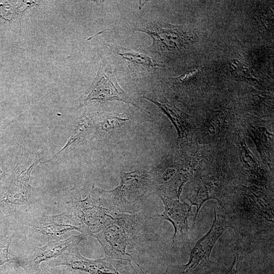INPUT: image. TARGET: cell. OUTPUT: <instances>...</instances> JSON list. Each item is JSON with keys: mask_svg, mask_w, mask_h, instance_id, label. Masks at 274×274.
I'll list each match as a JSON object with an SVG mask.
<instances>
[{"mask_svg": "<svg viewBox=\"0 0 274 274\" xmlns=\"http://www.w3.org/2000/svg\"><path fill=\"white\" fill-rule=\"evenodd\" d=\"M152 173L135 170L122 173L119 185L110 191L103 190L109 206L116 211L132 213L153 189Z\"/></svg>", "mask_w": 274, "mask_h": 274, "instance_id": "1", "label": "cell"}, {"mask_svg": "<svg viewBox=\"0 0 274 274\" xmlns=\"http://www.w3.org/2000/svg\"><path fill=\"white\" fill-rule=\"evenodd\" d=\"M100 101L120 100L131 104L141 111L149 112L136 105L118 84L112 68L105 61L102 62L96 77L86 91L83 101Z\"/></svg>", "mask_w": 274, "mask_h": 274, "instance_id": "2", "label": "cell"}, {"mask_svg": "<svg viewBox=\"0 0 274 274\" xmlns=\"http://www.w3.org/2000/svg\"><path fill=\"white\" fill-rule=\"evenodd\" d=\"M123 218H110L97 232L91 236L97 238L109 258L119 259L131 263L133 261L126 252L128 231Z\"/></svg>", "mask_w": 274, "mask_h": 274, "instance_id": "3", "label": "cell"}, {"mask_svg": "<svg viewBox=\"0 0 274 274\" xmlns=\"http://www.w3.org/2000/svg\"><path fill=\"white\" fill-rule=\"evenodd\" d=\"M197 161L194 157L175 159L170 164L165 163L161 173H159L160 188L166 189L179 198L184 184L193 175Z\"/></svg>", "mask_w": 274, "mask_h": 274, "instance_id": "4", "label": "cell"}, {"mask_svg": "<svg viewBox=\"0 0 274 274\" xmlns=\"http://www.w3.org/2000/svg\"><path fill=\"white\" fill-rule=\"evenodd\" d=\"M225 219L214 212L212 226L207 233L198 240L192 249L188 263L183 265V272L187 273L209 260L212 250L226 227Z\"/></svg>", "mask_w": 274, "mask_h": 274, "instance_id": "5", "label": "cell"}, {"mask_svg": "<svg viewBox=\"0 0 274 274\" xmlns=\"http://www.w3.org/2000/svg\"><path fill=\"white\" fill-rule=\"evenodd\" d=\"M139 31L147 33L153 40L151 48L157 52H175L181 49L187 41L182 30L174 25H153Z\"/></svg>", "mask_w": 274, "mask_h": 274, "instance_id": "6", "label": "cell"}, {"mask_svg": "<svg viewBox=\"0 0 274 274\" xmlns=\"http://www.w3.org/2000/svg\"><path fill=\"white\" fill-rule=\"evenodd\" d=\"M55 262L56 265L63 264L71 268L90 274H121L106 257L97 260H90L82 256L77 247L65 253Z\"/></svg>", "mask_w": 274, "mask_h": 274, "instance_id": "7", "label": "cell"}, {"mask_svg": "<svg viewBox=\"0 0 274 274\" xmlns=\"http://www.w3.org/2000/svg\"><path fill=\"white\" fill-rule=\"evenodd\" d=\"M163 201L164 210L158 216L170 222L175 228L173 243L183 238L188 234L189 226L188 218L193 215L191 206L179 200H174L163 194L159 195Z\"/></svg>", "mask_w": 274, "mask_h": 274, "instance_id": "8", "label": "cell"}, {"mask_svg": "<svg viewBox=\"0 0 274 274\" xmlns=\"http://www.w3.org/2000/svg\"><path fill=\"white\" fill-rule=\"evenodd\" d=\"M219 194V183L215 178H202L194 183L188 197L191 205L197 208L194 222L203 203L212 198L220 200Z\"/></svg>", "mask_w": 274, "mask_h": 274, "instance_id": "9", "label": "cell"}, {"mask_svg": "<svg viewBox=\"0 0 274 274\" xmlns=\"http://www.w3.org/2000/svg\"><path fill=\"white\" fill-rule=\"evenodd\" d=\"M84 237L82 234L72 236L65 240L51 242L42 248H38V251L32 260L33 267L35 268L42 261L57 257L61 255L63 252L77 247Z\"/></svg>", "mask_w": 274, "mask_h": 274, "instance_id": "10", "label": "cell"}, {"mask_svg": "<svg viewBox=\"0 0 274 274\" xmlns=\"http://www.w3.org/2000/svg\"><path fill=\"white\" fill-rule=\"evenodd\" d=\"M144 98L156 105L168 117L177 130L179 142L182 143L188 139L192 131V125L185 113L174 106Z\"/></svg>", "mask_w": 274, "mask_h": 274, "instance_id": "11", "label": "cell"}, {"mask_svg": "<svg viewBox=\"0 0 274 274\" xmlns=\"http://www.w3.org/2000/svg\"><path fill=\"white\" fill-rule=\"evenodd\" d=\"M249 133L255 142L263 161L270 166L273 164V134L265 128L251 126Z\"/></svg>", "mask_w": 274, "mask_h": 274, "instance_id": "12", "label": "cell"}, {"mask_svg": "<svg viewBox=\"0 0 274 274\" xmlns=\"http://www.w3.org/2000/svg\"><path fill=\"white\" fill-rule=\"evenodd\" d=\"M93 122L90 117L88 116L82 117L72 129L66 145L49 161L61 157L88 137L93 128L94 125Z\"/></svg>", "mask_w": 274, "mask_h": 274, "instance_id": "13", "label": "cell"}, {"mask_svg": "<svg viewBox=\"0 0 274 274\" xmlns=\"http://www.w3.org/2000/svg\"><path fill=\"white\" fill-rule=\"evenodd\" d=\"M245 195L250 203L268 220L273 219V207L268 198L255 187H244Z\"/></svg>", "mask_w": 274, "mask_h": 274, "instance_id": "14", "label": "cell"}, {"mask_svg": "<svg viewBox=\"0 0 274 274\" xmlns=\"http://www.w3.org/2000/svg\"><path fill=\"white\" fill-rule=\"evenodd\" d=\"M116 53L122 59L142 65L148 70L160 66V64L145 53L122 47L118 48Z\"/></svg>", "mask_w": 274, "mask_h": 274, "instance_id": "15", "label": "cell"}, {"mask_svg": "<svg viewBox=\"0 0 274 274\" xmlns=\"http://www.w3.org/2000/svg\"><path fill=\"white\" fill-rule=\"evenodd\" d=\"M239 158L244 166L255 180L263 179V173L259 162L248 148L246 143L241 142Z\"/></svg>", "mask_w": 274, "mask_h": 274, "instance_id": "16", "label": "cell"}, {"mask_svg": "<svg viewBox=\"0 0 274 274\" xmlns=\"http://www.w3.org/2000/svg\"><path fill=\"white\" fill-rule=\"evenodd\" d=\"M66 220L57 218L56 216L50 219H45L42 221L40 225L38 227L40 231L45 234H59L63 233L68 230L76 229L80 230V228L71 224V223H67Z\"/></svg>", "mask_w": 274, "mask_h": 274, "instance_id": "17", "label": "cell"}, {"mask_svg": "<svg viewBox=\"0 0 274 274\" xmlns=\"http://www.w3.org/2000/svg\"><path fill=\"white\" fill-rule=\"evenodd\" d=\"M99 122L101 129L108 134L116 131L126 124L129 119L122 114L104 113Z\"/></svg>", "mask_w": 274, "mask_h": 274, "instance_id": "18", "label": "cell"}, {"mask_svg": "<svg viewBox=\"0 0 274 274\" xmlns=\"http://www.w3.org/2000/svg\"><path fill=\"white\" fill-rule=\"evenodd\" d=\"M230 67L231 73L236 78L247 80L255 79L252 70L238 60H232Z\"/></svg>", "mask_w": 274, "mask_h": 274, "instance_id": "19", "label": "cell"}, {"mask_svg": "<svg viewBox=\"0 0 274 274\" xmlns=\"http://www.w3.org/2000/svg\"><path fill=\"white\" fill-rule=\"evenodd\" d=\"M13 237H4L0 240V265L9 261L8 250Z\"/></svg>", "mask_w": 274, "mask_h": 274, "instance_id": "20", "label": "cell"}, {"mask_svg": "<svg viewBox=\"0 0 274 274\" xmlns=\"http://www.w3.org/2000/svg\"><path fill=\"white\" fill-rule=\"evenodd\" d=\"M221 120L220 117H214L213 118H210L208 124L206 125V128H208L206 130L209 132V134L214 135L222 130L220 128L223 126V124H221Z\"/></svg>", "mask_w": 274, "mask_h": 274, "instance_id": "21", "label": "cell"}, {"mask_svg": "<svg viewBox=\"0 0 274 274\" xmlns=\"http://www.w3.org/2000/svg\"><path fill=\"white\" fill-rule=\"evenodd\" d=\"M197 72L198 71L196 70L190 71L178 77L176 80L178 82L181 83H186L193 79L197 74Z\"/></svg>", "mask_w": 274, "mask_h": 274, "instance_id": "22", "label": "cell"}, {"mask_svg": "<svg viewBox=\"0 0 274 274\" xmlns=\"http://www.w3.org/2000/svg\"><path fill=\"white\" fill-rule=\"evenodd\" d=\"M238 263V257L237 255L234 259L233 262L229 268L224 274H237Z\"/></svg>", "mask_w": 274, "mask_h": 274, "instance_id": "23", "label": "cell"}, {"mask_svg": "<svg viewBox=\"0 0 274 274\" xmlns=\"http://www.w3.org/2000/svg\"><path fill=\"white\" fill-rule=\"evenodd\" d=\"M41 274H43V273H41ZM44 274H46V273L45 272V273H44Z\"/></svg>", "mask_w": 274, "mask_h": 274, "instance_id": "24", "label": "cell"}]
</instances>
